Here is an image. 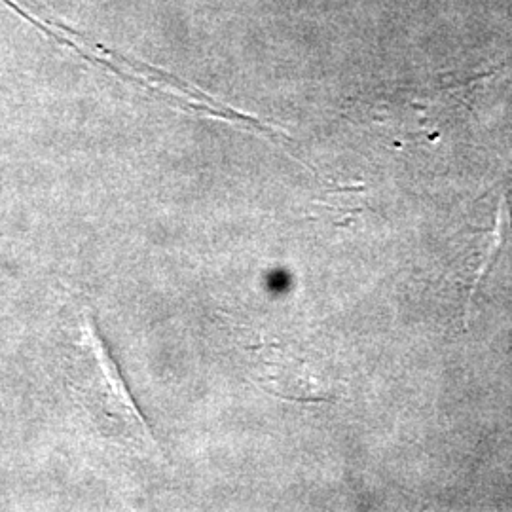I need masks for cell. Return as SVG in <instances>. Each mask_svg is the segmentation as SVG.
Here are the masks:
<instances>
[{"label": "cell", "mask_w": 512, "mask_h": 512, "mask_svg": "<svg viewBox=\"0 0 512 512\" xmlns=\"http://www.w3.org/2000/svg\"><path fill=\"white\" fill-rule=\"evenodd\" d=\"M78 348L80 391L86 406L101 418L107 429H112V437L129 440L139 446L156 444L147 421L126 389L118 366L101 340L90 310H82Z\"/></svg>", "instance_id": "1"}, {"label": "cell", "mask_w": 512, "mask_h": 512, "mask_svg": "<svg viewBox=\"0 0 512 512\" xmlns=\"http://www.w3.org/2000/svg\"><path fill=\"white\" fill-rule=\"evenodd\" d=\"M511 230L512 211L511 207H509L507 196H503V200L499 202V211H497V215H495L494 234H492V239H490V243H488V247H486V251H484V256H482V260H480V266H478V270H476L475 283H473V287H471V296L476 293V289H478L482 277L486 275V272L490 270V266L494 264L495 258L499 255V251H501L505 239L509 238Z\"/></svg>", "instance_id": "2"}]
</instances>
